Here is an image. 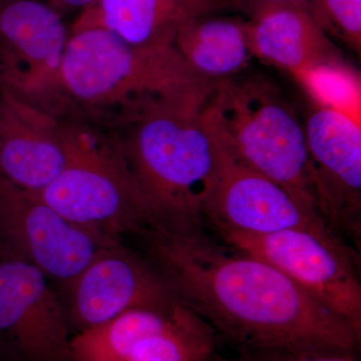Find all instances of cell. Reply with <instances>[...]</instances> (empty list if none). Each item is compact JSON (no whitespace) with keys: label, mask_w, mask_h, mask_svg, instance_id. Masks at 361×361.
Segmentation results:
<instances>
[{"label":"cell","mask_w":361,"mask_h":361,"mask_svg":"<svg viewBox=\"0 0 361 361\" xmlns=\"http://www.w3.org/2000/svg\"><path fill=\"white\" fill-rule=\"evenodd\" d=\"M145 232L175 295L251 355H355L361 334L270 263L214 241L200 226Z\"/></svg>","instance_id":"1"},{"label":"cell","mask_w":361,"mask_h":361,"mask_svg":"<svg viewBox=\"0 0 361 361\" xmlns=\"http://www.w3.org/2000/svg\"><path fill=\"white\" fill-rule=\"evenodd\" d=\"M68 120L122 129L163 104L206 97L215 80L176 45L134 47L103 30L71 33L61 70Z\"/></svg>","instance_id":"2"},{"label":"cell","mask_w":361,"mask_h":361,"mask_svg":"<svg viewBox=\"0 0 361 361\" xmlns=\"http://www.w3.org/2000/svg\"><path fill=\"white\" fill-rule=\"evenodd\" d=\"M205 99L157 106L113 130L157 224L205 219L221 168L219 142L202 115Z\"/></svg>","instance_id":"3"},{"label":"cell","mask_w":361,"mask_h":361,"mask_svg":"<svg viewBox=\"0 0 361 361\" xmlns=\"http://www.w3.org/2000/svg\"><path fill=\"white\" fill-rule=\"evenodd\" d=\"M202 115L225 152L314 208L304 125L263 78L215 80Z\"/></svg>","instance_id":"4"},{"label":"cell","mask_w":361,"mask_h":361,"mask_svg":"<svg viewBox=\"0 0 361 361\" xmlns=\"http://www.w3.org/2000/svg\"><path fill=\"white\" fill-rule=\"evenodd\" d=\"M68 161L51 185L37 193L65 219L118 241L125 233L157 223L130 172L113 130L66 120Z\"/></svg>","instance_id":"5"},{"label":"cell","mask_w":361,"mask_h":361,"mask_svg":"<svg viewBox=\"0 0 361 361\" xmlns=\"http://www.w3.org/2000/svg\"><path fill=\"white\" fill-rule=\"evenodd\" d=\"M71 361H217L216 331L178 298L73 334Z\"/></svg>","instance_id":"6"},{"label":"cell","mask_w":361,"mask_h":361,"mask_svg":"<svg viewBox=\"0 0 361 361\" xmlns=\"http://www.w3.org/2000/svg\"><path fill=\"white\" fill-rule=\"evenodd\" d=\"M68 35L63 16L37 0H0V85L68 120L61 70Z\"/></svg>","instance_id":"7"},{"label":"cell","mask_w":361,"mask_h":361,"mask_svg":"<svg viewBox=\"0 0 361 361\" xmlns=\"http://www.w3.org/2000/svg\"><path fill=\"white\" fill-rule=\"evenodd\" d=\"M217 231L225 244L270 263L361 334V285L351 252L337 235L303 229L267 235Z\"/></svg>","instance_id":"8"},{"label":"cell","mask_w":361,"mask_h":361,"mask_svg":"<svg viewBox=\"0 0 361 361\" xmlns=\"http://www.w3.org/2000/svg\"><path fill=\"white\" fill-rule=\"evenodd\" d=\"M116 242L73 224L37 193L0 177V256L30 263L65 284Z\"/></svg>","instance_id":"9"},{"label":"cell","mask_w":361,"mask_h":361,"mask_svg":"<svg viewBox=\"0 0 361 361\" xmlns=\"http://www.w3.org/2000/svg\"><path fill=\"white\" fill-rule=\"evenodd\" d=\"M310 176L320 217L341 238L361 232V128L349 116L318 106L304 123Z\"/></svg>","instance_id":"10"},{"label":"cell","mask_w":361,"mask_h":361,"mask_svg":"<svg viewBox=\"0 0 361 361\" xmlns=\"http://www.w3.org/2000/svg\"><path fill=\"white\" fill-rule=\"evenodd\" d=\"M63 286L68 295L66 320L75 334L135 308L164 307L178 300L158 270L118 242L97 252Z\"/></svg>","instance_id":"11"},{"label":"cell","mask_w":361,"mask_h":361,"mask_svg":"<svg viewBox=\"0 0 361 361\" xmlns=\"http://www.w3.org/2000/svg\"><path fill=\"white\" fill-rule=\"evenodd\" d=\"M44 273L0 256V337L20 361H71L65 307Z\"/></svg>","instance_id":"12"},{"label":"cell","mask_w":361,"mask_h":361,"mask_svg":"<svg viewBox=\"0 0 361 361\" xmlns=\"http://www.w3.org/2000/svg\"><path fill=\"white\" fill-rule=\"evenodd\" d=\"M205 218L217 230L245 234L293 229L334 233L314 208L275 180L240 163L222 147L219 178Z\"/></svg>","instance_id":"13"},{"label":"cell","mask_w":361,"mask_h":361,"mask_svg":"<svg viewBox=\"0 0 361 361\" xmlns=\"http://www.w3.org/2000/svg\"><path fill=\"white\" fill-rule=\"evenodd\" d=\"M68 161L66 120L0 85V177L39 193L59 177Z\"/></svg>","instance_id":"14"},{"label":"cell","mask_w":361,"mask_h":361,"mask_svg":"<svg viewBox=\"0 0 361 361\" xmlns=\"http://www.w3.org/2000/svg\"><path fill=\"white\" fill-rule=\"evenodd\" d=\"M229 0H94L71 33L103 30L134 47L175 45L183 25L228 6Z\"/></svg>","instance_id":"15"},{"label":"cell","mask_w":361,"mask_h":361,"mask_svg":"<svg viewBox=\"0 0 361 361\" xmlns=\"http://www.w3.org/2000/svg\"><path fill=\"white\" fill-rule=\"evenodd\" d=\"M253 56L290 71L297 78L324 61L336 59L326 32L307 11L275 7L246 23Z\"/></svg>","instance_id":"16"},{"label":"cell","mask_w":361,"mask_h":361,"mask_svg":"<svg viewBox=\"0 0 361 361\" xmlns=\"http://www.w3.org/2000/svg\"><path fill=\"white\" fill-rule=\"evenodd\" d=\"M175 45L195 73L211 80L239 73L253 56L246 23L237 18H195L180 27Z\"/></svg>","instance_id":"17"},{"label":"cell","mask_w":361,"mask_h":361,"mask_svg":"<svg viewBox=\"0 0 361 361\" xmlns=\"http://www.w3.org/2000/svg\"><path fill=\"white\" fill-rule=\"evenodd\" d=\"M315 103L349 116L360 123L361 89L357 73L341 59H331L304 71L296 78Z\"/></svg>","instance_id":"18"},{"label":"cell","mask_w":361,"mask_h":361,"mask_svg":"<svg viewBox=\"0 0 361 361\" xmlns=\"http://www.w3.org/2000/svg\"><path fill=\"white\" fill-rule=\"evenodd\" d=\"M310 14L325 32L360 52L361 0H313Z\"/></svg>","instance_id":"19"},{"label":"cell","mask_w":361,"mask_h":361,"mask_svg":"<svg viewBox=\"0 0 361 361\" xmlns=\"http://www.w3.org/2000/svg\"><path fill=\"white\" fill-rule=\"evenodd\" d=\"M230 1V0H229ZM246 8L252 16L275 7H297L310 13L313 0H231Z\"/></svg>","instance_id":"20"},{"label":"cell","mask_w":361,"mask_h":361,"mask_svg":"<svg viewBox=\"0 0 361 361\" xmlns=\"http://www.w3.org/2000/svg\"><path fill=\"white\" fill-rule=\"evenodd\" d=\"M241 361H357V360L355 355H249Z\"/></svg>","instance_id":"21"},{"label":"cell","mask_w":361,"mask_h":361,"mask_svg":"<svg viewBox=\"0 0 361 361\" xmlns=\"http://www.w3.org/2000/svg\"><path fill=\"white\" fill-rule=\"evenodd\" d=\"M51 7L54 11H58L63 16L66 11H73V9H84L85 6L92 4L94 0H37Z\"/></svg>","instance_id":"22"},{"label":"cell","mask_w":361,"mask_h":361,"mask_svg":"<svg viewBox=\"0 0 361 361\" xmlns=\"http://www.w3.org/2000/svg\"><path fill=\"white\" fill-rule=\"evenodd\" d=\"M0 361H20L11 346L0 337Z\"/></svg>","instance_id":"23"},{"label":"cell","mask_w":361,"mask_h":361,"mask_svg":"<svg viewBox=\"0 0 361 361\" xmlns=\"http://www.w3.org/2000/svg\"><path fill=\"white\" fill-rule=\"evenodd\" d=\"M238 361H241V360H238Z\"/></svg>","instance_id":"24"}]
</instances>
